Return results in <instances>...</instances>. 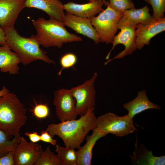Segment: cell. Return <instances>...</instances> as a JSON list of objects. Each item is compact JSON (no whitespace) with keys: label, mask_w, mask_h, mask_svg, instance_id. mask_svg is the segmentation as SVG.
I'll return each mask as SVG.
<instances>
[{"label":"cell","mask_w":165,"mask_h":165,"mask_svg":"<svg viewBox=\"0 0 165 165\" xmlns=\"http://www.w3.org/2000/svg\"><path fill=\"white\" fill-rule=\"evenodd\" d=\"M94 108H90L86 114L78 119L49 124L46 130L53 138L55 135L60 138L65 146L78 149L87 134L96 128L97 118L93 112Z\"/></svg>","instance_id":"cell-1"},{"label":"cell","mask_w":165,"mask_h":165,"mask_svg":"<svg viewBox=\"0 0 165 165\" xmlns=\"http://www.w3.org/2000/svg\"><path fill=\"white\" fill-rule=\"evenodd\" d=\"M4 31L6 45L14 51L24 65L38 60L55 64L53 60L47 55L46 52L40 48L35 35H32L29 38L21 36L14 27Z\"/></svg>","instance_id":"cell-2"},{"label":"cell","mask_w":165,"mask_h":165,"mask_svg":"<svg viewBox=\"0 0 165 165\" xmlns=\"http://www.w3.org/2000/svg\"><path fill=\"white\" fill-rule=\"evenodd\" d=\"M32 22L37 32L35 36L37 41L45 48L56 46L60 48L64 44L82 40L80 37L69 32L63 22L42 17L32 19Z\"/></svg>","instance_id":"cell-3"},{"label":"cell","mask_w":165,"mask_h":165,"mask_svg":"<svg viewBox=\"0 0 165 165\" xmlns=\"http://www.w3.org/2000/svg\"><path fill=\"white\" fill-rule=\"evenodd\" d=\"M26 112L15 94L9 92L0 97V130L12 138L26 123Z\"/></svg>","instance_id":"cell-4"},{"label":"cell","mask_w":165,"mask_h":165,"mask_svg":"<svg viewBox=\"0 0 165 165\" xmlns=\"http://www.w3.org/2000/svg\"><path fill=\"white\" fill-rule=\"evenodd\" d=\"M123 13L113 9L107 4L106 9L97 16L90 18L100 42L107 44L112 43L118 30V22Z\"/></svg>","instance_id":"cell-5"},{"label":"cell","mask_w":165,"mask_h":165,"mask_svg":"<svg viewBox=\"0 0 165 165\" xmlns=\"http://www.w3.org/2000/svg\"><path fill=\"white\" fill-rule=\"evenodd\" d=\"M137 25H132L121 28L120 31L114 37L112 46L105 57L107 65L111 61L123 58L131 54L137 49L135 31Z\"/></svg>","instance_id":"cell-6"},{"label":"cell","mask_w":165,"mask_h":165,"mask_svg":"<svg viewBox=\"0 0 165 165\" xmlns=\"http://www.w3.org/2000/svg\"><path fill=\"white\" fill-rule=\"evenodd\" d=\"M96 128L106 135L110 133L119 137L124 136L137 130L133 120L127 115L119 116L111 112L97 118Z\"/></svg>","instance_id":"cell-7"},{"label":"cell","mask_w":165,"mask_h":165,"mask_svg":"<svg viewBox=\"0 0 165 165\" xmlns=\"http://www.w3.org/2000/svg\"><path fill=\"white\" fill-rule=\"evenodd\" d=\"M97 76V73L95 72L90 79L70 89L76 101V111L78 115H84L90 108L94 107L96 92L94 84Z\"/></svg>","instance_id":"cell-8"},{"label":"cell","mask_w":165,"mask_h":165,"mask_svg":"<svg viewBox=\"0 0 165 165\" xmlns=\"http://www.w3.org/2000/svg\"><path fill=\"white\" fill-rule=\"evenodd\" d=\"M53 104L56 116L61 122L76 119L78 115L76 111V101L70 89L62 88L56 90Z\"/></svg>","instance_id":"cell-9"},{"label":"cell","mask_w":165,"mask_h":165,"mask_svg":"<svg viewBox=\"0 0 165 165\" xmlns=\"http://www.w3.org/2000/svg\"><path fill=\"white\" fill-rule=\"evenodd\" d=\"M44 150L41 146L28 142L21 137L20 142L13 151L15 165H34Z\"/></svg>","instance_id":"cell-10"},{"label":"cell","mask_w":165,"mask_h":165,"mask_svg":"<svg viewBox=\"0 0 165 165\" xmlns=\"http://www.w3.org/2000/svg\"><path fill=\"white\" fill-rule=\"evenodd\" d=\"M165 30V18L154 19L150 23L138 24L136 27V42L137 49L148 46L153 37Z\"/></svg>","instance_id":"cell-11"},{"label":"cell","mask_w":165,"mask_h":165,"mask_svg":"<svg viewBox=\"0 0 165 165\" xmlns=\"http://www.w3.org/2000/svg\"><path fill=\"white\" fill-rule=\"evenodd\" d=\"M26 0H0V26L4 30L14 27Z\"/></svg>","instance_id":"cell-12"},{"label":"cell","mask_w":165,"mask_h":165,"mask_svg":"<svg viewBox=\"0 0 165 165\" xmlns=\"http://www.w3.org/2000/svg\"><path fill=\"white\" fill-rule=\"evenodd\" d=\"M63 22L65 26L71 28L77 33L93 40L95 43L98 44L100 42L90 18H81L66 13L64 17Z\"/></svg>","instance_id":"cell-13"},{"label":"cell","mask_w":165,"mask_h":165,"mask_svg":"<svg viewBox=\"0 0 165 165\" xmlns=\"http://www.w3.org/2000/svg\"><path fill=\"white\" fill-rule=\"evenodd\" d=\"M150 10L147 6L139 9L125 10L118 22V30L125 26L150 23L154 19L149 13Z\"/></svg>","instance_id":"cell-14"},{"label":"cell","mask_w":165,"mask_h":165,"mask_svg":"<svg viewBox=\"0 0 165 165\" xmlns=\"http://www.w3.org/2000/svg\"><path fill=\"white\" fill-rule=\"evenodd\" d=\"M103 2L100 0L79 4L70 2L63 4L64 10L67 13L81 18H91L102 11Z\"/></svg>","instance_id":"cell-15"},{"label":"cell","mask_w":165,"mask_h":165,"mask_svg":"<svg viewBox=\"0 0 165 165\" xmlns=\"http://www.w3.org/2000/svg\"><path fill=\"white\" fill-rule=\"evenodd\" d=\"M25 6L41 10L50 18L62 22L65 14L63 4L59 0H26Z\"/></svg>","instance_id":"cell-16"},{"label":"cell","mask_w":165,"mask_h":165,"mask_svg":"<svg viewBox=\"0 0 165 165\" xmlns=\"http://www.w3.org/2000/svg\"><path fill=\"white\" fill-rule=\"evenodd\" d=\"M123 107L128 111L127 115L132 119L136 115L147 110L161 108L160 106L150 101L145 90L139 91L137 97L132 101L124 104Z\"/></svg>","instance_id":"cell-17"},{"label":"cell","mask_w":165,"mask_h":165,"mask_svg":"<svg viewBox=\"0 0 165 165\" xmlns=\"http://www.w3.org/2000/svg\"><path fill=\"white\" fill-rule=\"evenodd\" d=\"M106 135L98 131L96 128L90 135L85 137L86 142L76 151L77 165H91L93 148L97 141Z\"/></svg>","instance_id":"cell-18"},{"label":"cell","mask_w":165,"mask_h":165,"mask_svg":"<svg viewBox=\"0 0 165 165\" xmlns=\"http://www.w3.org/2000/svg\"><path fill=\"white\" fill-rule=\"evenodd\" d=\"M7 45L0 46V71L12 75L18 74L20 62L16 54Z\"/></svg>","instance_id":"cell-19"},{"label":"cell","mask_w":165,"mask_h":165,"mask_svg":"<svg viewBox=\"0 0 165 165\" xmlns=\"http://www.w3.org/2000/svg\"><path fill=\"white\" fill-rule=\"evenodd\" d=\"M133 164L139 165H163L165 164V156H156L152 151L148 150L143 144L136 149L130 156Z\"/></svg>","instance_id":"cell-20"},{"label":"cell","mask_w":165,"mask_h":165,"mask_svg":"<svg viewBox=\"0 0 165 165\" xmlns=\"http://www.w3.org/2000/svg\"><path fill=\"white\" fill-rule=\"evenodd\" d=\"M20 137L18 133L11 138L5 132L0 130V157L13 151L20 142Z\"/></svg>","instance_id":"cell-21"},{"label":"cell","mask_w":165,"mask_h":165,"mask_svg":"<svg viewBox=\"0 0 165 165\" xmlns=\"http://www.w3.org/2000/svg\"><path fill=\"white\" fill-rule=\"evenodd\" d=\"M55 151L58 155L61 165H77V155L75 149L63 147L56 145Z\"/></svg>","instance_id":"cell-22"},{"label":"cell","mask_w":165,"mask_h":165,"mask_svg":"<svg viewBox=\"0 0 165 165\" xmlns=\"http://www.w3.org/2000/svg\"><path fill=\"white\" fill-rule=\"evenodd\" d=\"M35 165H61L57 154L51 152L49 146L43 151Z\"/></svg>","instance_id":"cell-23"},{"label":"cell","mask_w":165,"mask_h":165,"mask_svg":"<svg viewBox=\"0 0 165 165\" xmlns=\"http://www.w3.org/2000/svg\"><path fill=\"white\" fill-rule=\"evenodd\" d=\"M108 5L113 9L124 12L125 10L135 9L132 0H109Z\"/></svg>","instance_id":"cell-24"},{"label":"cell","mask_w":165,"mask_h":165,"mask_svg":"<svg viewBox=\"0 0 165 165\" xmlns=\"http://www.w3.org/2000/svg\"><path fill=\"white\" fill-rule=\"evenodd\" d=\"M144 0L152 6L153 10L152 16L154 19L164 17L165 0Z\"/></svg>","instance_id":"cell-25"},{"label":"cell","mask_w":165,"mask_h":165,"mask_svg":"<svg viewBox=\"0 0 165 165\" xmlns=\"http://www.w3.org/2000/svg\"><path fill=\"white\" fill-rule=\"evenodd\" d=\"M77 61V57L73 53H67L63 55L60 61L61 68L58 72V75H61L64 69L73 66L76 64Z\"/></svg>","instance_id":"cell-26"},{"label":"cell","mask_w":165,"mask_h":165,"mask_svg":"<svg viewBox=\"0 0 165 165\" xmlns=\"http://www.w3.org/2000/svg\"><path fill=\"white\" fill-rule=\"evenodd\" d=\"M32 111L34 115L39 119L46 117L48 116L49 112L47 105L41 104L36 105Z\"/></svg>","instance_id":"cell-27"},{"label":"cell","mask_w":165,"mask_h":165,"mask_svg":"<svg viewBox=\"0 0 165 165\" xmlns=\"http://www.w3.org/2000/svg\"><path fill=\"white\" fill-rule=\"evenodd\" d=\"M0 165H15L13 151L10 152L5 156L0 157Z\"/></svg>","instance_id":"cell-28"},{"label":"cell","mask_w":165,"mask_h":165,"mask_svg":"<svg viewBox=\"0 0 165 165\" xmlns=\"http://www.w3.org/2000/svg\"><path fill=\"white\" fill-rule=\"evenodd\" d=\"M41 141L49 143L55 145L57 144V140L53 139L47 130L42 131L40 134Z\"/></svg>","instance_id":"cell-29"},{"label":"cell","mask_w":165,"mask_h":165,"mask_svg":"<svg viewBox=\"0 0 165 165\" xmlns=\"http://www.w3.org/2000/svg\"><path fill=\"white\" fill-rule=\"evenodd\" d=\"M25 135L28 136L31 141L32 142L35 143L41 141L40 135L37 132H33L32 133L26 132Z\"/></svg>","instance_id":"cell-30"},{"label":"cell","mask_w":165,"mask_h":165,"mask_svg":"<svg viewBox=\"0 0 165 165\" xmlns=\"http://www.w3.org/2000/svg\"><path fill=\"white\" fill-rule=\"evenodd\" d=\"M6 45V39L4 30L0 26V45Z\"/></svg>","instance_id":"cell-31"},{"label":"cell","mask_w":165,"mask_h":165,"mask_svg":"<svg viewBox=\"0 0 165 165\" xmlns=\"http://www.w3.org/2000/svg\"><path fill=\"white\" fill-rule=\"evenodd\" d=\"M9 93V90L4 86L2 89L0 90V97Z\"/></svg>","instance_id":"cell-32"},{"label":"cell","mask_w":165,"mask_h":165,"mask_svg":"<svg viewBox=\"0 0 165 165\" xmlns=\"http://www.w3.org/2000/svg\"><path fill=\"white\" fill-rule=\"evenodd\" d=\"M98 0L101 1H102L104 3V5L107 6L108 4V2L107 1H106V0Z\"/></svg>","instance_id":"cell-33"},{"label":"cell","mask_w":165,"mask_h":165,"mask_svg":"<svg viewBox=\"0 0 165 165\" xmlns=\"http://www.w3.org/2000/svg\"><path fill=\"white\" fill-rule=\"evenodd\" d=\"M88 0L90 1V2H95V1H96L98 0Z\"/></svg>","instance_id":"cell-34"}]
</instances>
